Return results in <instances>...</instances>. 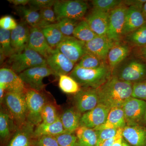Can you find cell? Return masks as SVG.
<instances>
[{"label":"cell","mask_w":146,"mask_h":146,"mask_svg":"<svg viewBox=\"0 0 146 146\" xmlns=\"http://www.w3.org/2000/svg\"><path fill=\"white\" fill-rule=\"evenodd\" d=\"M112 76L134 83L146 80V63L138 58L126 59L112 72Z\"/></svg>","instance_id":"3"},{"label":"cell","mask_w":146,"mask_h":146,"mask_svg":"<svg viewBox=\"0 0 146 146\" xmlns=\"http://www.w3.org/2000/svg\"><path fill=\"white\" fill-rule=\"evenodd\" d=\"M31 146H59L54 136H43L33 140Z\"/></svg>","instance_id":"40"},{"label":"cell","mask_w":146,"mask_h":146,"mask_svg":"<svg viewBox=\"0 0 146 146\" xmlns=\"http://www.w3.org/2000/svg\"><path fill=\"white\" fill-rule=\"evenodd\" d=\"M55 137L59 146H76V136L73 133H65Z\"/></svg>","instance_id":"41"},{"label":"cell","mask_w":146,"mask_h":146,"mask_svg":"<svg viewBox=\"0 0 146 146\" xmlns=\"http://www.w3.org/2000/svg\"><path fill=\"white\" fill-rule=\"evenodd\" d=\"M146 23L142 9L133 6L128 7L123 31V37Z\"/></svg>","instance_id":"19"},{"label":"cell","mask_w":146,"mask_h":146,"mask_svg":"<svg viewBox=\"0 0 146 146\" xmlns=\"http://www.w3.org/2000/svg\"><path fill=\"white\" fill-rule=\"evenodd\" d=\"M122 146H131L123 138L122 142Z\"/></svg>","instance_id":"53"},{"label":"cell","mask_w":146,"mask_h":146,"mask_svg":"<svg viewBox=\"0 0 146 146\" xmlns=\"http://www.w3.org/2000/svg\"><path fill=\"white\" fill-rule=\"evenodd\" d=\"M133 84L112 75L104 84L97 89L99 104L110 109L122 107L125 102L132 97Z\"/></svg>","instance_id":"1"},{"label":"cell","mask_w":146,"mask_h":146,"mask_svg":"<svg viewBox=\"0 0 146 146\" xmlns=\"http://www.w3.org/2000/svg\"><path fill=\"white\" fill-rule=\"evenodd\" d=\"M131 52L129 45L117 42L111 48L108 55V65L112 71L126 59Z\"/></svg>","instance_id":"23"},{"label":"cell","mask_w":146,"mask_h":146,"mask_svg":"<svg viewBox=\"0 0 146 146\" xmlns=\"http://www.w3.org/2000/svg\"><path fill=\"white\" fill-rule=\"evenodd\" d=\"M66 133L60 117L54 122L50 124L41 123L36 126L33 133V139L43 136H56Z\"/></svg>","instance_id":"27"},{"label":"cell","mask_w":146,"mask_h":146,"mask_svg":"<svg viewBox=\"0 0 146 146\" xmlns=\"http://www.w3.org/2000/svg\"><path fill=\"white\" fill-rule=\"evenodd\" d=\"M85 43L74 36H64L57 48L71 61L78 62L86 53Z\"/></svg>","instance_id":"11"},{"label":"cell","mask_w":146,"mask_h":146,"mask_svg":"<svg viewBox=\"0 0 146 146\" xmlns=\"http://www.w3.org/2000/svg\"><path fill=\"white\" fill-rule=\"evenodd\" d=\"M115 43L107 36L97 35L91 41L85 43V48L86 52L106 60L109 51Z\"/></svg>","instance_id":"16"},{"label":"cell","mask_w":146,"mask_h":146,"mask_svg":"<svg viewBox=\"0 0 146 146\" xmlns=\"http://www.w3.org/2000/svg\"><path fill=\"white\" fill-rule=\"evenodd\" d=\"M0 88L6 92L25 93L26 86L18 74L9 68L0 70Z\"/></svg>","instance_id":"15"},{"label":"cell","mask_w":146,"mask_h":146,"mask_svg":"<svg viewBox=\"0 0 146 146\" xmlns=\"http://www.w3.org/2000/svg\"><path fill=\"white\" fill-rule=\"evenodd\" d=\"M46 59L47 65L57 76L70 74L76 66V63L60 52L57 48L54 49Z\"/></svg>","instance_id":"13"},{"label":"cell","mask_w":146,"mask_h":146,"mask_svg":"<svg viewBox=\"0 0 146 146\" xmlns=\"http://www.w3.org/2000/svg\"><path fill=\"white\" fill-rule=\"evenodd\" d=\"M10 114L1 109L0 112V136L3 142L8 141L11 136V122H13Z\"/></svg>","instance_id":"33"},{"label":"cell","mask_w":146,"mask_h":146,"mask_svg":"<svg viewBox=\"0 0 146 146\" xmlns=\"http://www.w3.org/2000/svg\"><path fill=\"white\" fill-rule=\"evenodd\" d=\"M97 36L85 19L79 22L73 33V36L85 43L91 41Z\"/></svg>","instance_id":"30"},{"label":"cell","mask_w":146,"mask_h":146,"mask_svg":"<svg viewBox=\"0 0 146 146\" xmlns=\"http://www.w3.org/2000/svg\"><path fill=\"white\" fill-rule=\"evenodd\" d=\"M18 75L28 89L41 92L45 87L43 82L44 79L50 76H55V74L47 65L28 69Z\"/></svg>","instance_id":"8"},{"label":"cell","mask_w":146,"mask_h":146,"mask_svg":"<svg viewBox=\"0 0 146 146\" xmlns=\"http://www.w3.org/2000/svg\"><path fill=\"white\" fill-rule=\"evenodd\" d=\"M128 45L137 48L146 45V23L124 37Z\"/></svg>","instance_id":"31"},{"label":"cell","mask_w":146,"mask_h":146,"mask_svg":"<svg viewBox=\"0 0 146 146\" xmlns=\"http://www.w3.org/2000/svg\"><path fill=\"white\" fill-rule=\"evenodd\" d=\"M142 125L146 127V109L145 112V115H144L143 118V121H142L141 124Z\"/></svg>","instance_id":"52"},{"label":"cell","mask_w":146,"mask_h":146,"mask_svg":"<svg viewBox=\"0 0 146 146\" xmlns=\"http://www.w3.org/2000/svg\"><path fill=\"white\" fill-rule=\"evenodd\" d=\"M112 75V71L107 63L95 69H85L76 65L69 76L82 87L98 89Z\"/></svg>","instance_id":"2"},{"label":"cell","mask_w":146,"mask_h":146,"mask_svg":"<svg viewBox=\"0 0 146 146\" xmlns=\"http://www.w3.org/2000/svg\"><path fill=\"white\" fill-rule=\"evenodd\" d=\"M78 20L64 18L51 25L58 29L65 36H73V33L79 22Z\"/></svg>","instance_id":"35"},{"label":"cell","mask_w":146,"mask_h":146,"mask_svg":"<svg viewBox=\"0 0 146 146\" xmlns=\"http://www.w3.org/2000/svg\"><path fill=\"white\" fill-rule=\"evenodd\" d=\"M128 7L123 3L109 12L107 37L115 43L119 42L123 37L126 12Z\"/></svg>","instance_id":"9"},{"label":"cell","mask_w":146,"mask_h":146,"mask_svg":"<svg viewBox=\"0 0 146 146\" xmlns=\"http://www.w3.org/2000/svg\"><path fill=\"white\" fill-rule=\"evenodd\" d=\"M146 2V0H137V1H126L123 2V3L127 6V7L130 6L136 7L141 9H143L144 4Z\"/></svg>","instance_id":"46"},{"label":"cell","mask_w":146,"mask_h":146,"mask_svg":"<svg viewBox=\"0 0 146 146\" xmlns=\"http://www.w3.org/2000/svg\"><path fill=\"white\" fill-rule=\"evenodd\" d=\"M10 31L0 29V52L1 61L16 53L11 45Z\"/></svg>","instance_id":"29"},{"label":"cell","mask_w":146,"mask_h":146,"mask_svg":"<svg viewBox=\"0 0 146 146\" xmlns=\"http://www.w3.org/2000/svg\"><path fill=\"white\" fill-rule=\"evenodd\" d=\"M59 117L56 106L51 103L47 102L42 110V123L45 124L52 123Z\"/></svg>","instance_id":"37"},{"label":"cell","mask_w":146,"mask_h":146,"mask_svg":"<svg viewBox=\"0 0 146 146\" xmlns=\"http://www.w3.org/2000/svg\"><path fill=\"white\" fill-rule=\"evenodd\" d=\"M123 129H119L118 130L116 139L112 146H122V142L123 140Z\"/></svg>","instance_id":"48"},{"label":"cell","mask_w":146,"mask_h":146,"mask_svg":"<svg viewBox=\"0 0 146 146\" xmlns=\"http://www.w3.org/2000/svg\"><path fill=\"white\" fill-rule=\"evenodd\" d=\"M15 8L18 14L23 20V21L26 23L30 27H36L41 29L49 25L42 20L40 12L38 11L25 6L16 7Z\"/></svg>","instance_id":"24"},{"label":"cell","mask_w":146,"mask_h":146,"mask_svg":"<svg viewBox=\"0 0 146 146\" xmlns=\"http://www.w3.org/2000/svg\"><path fill=\"white\" fill-rule=\"evenodd\" d=\"M41 30L48 44L53 49L57 48L65 36L58 29L50 25Z\"/></svg>","instance_id":"32"},{"label":"cell","mask_w":146,"mask_h":146,"mask_svg":"<svg viewBox=\"0 0 146 146\" xmlns=\"http://www.w3.org/2000/svg\"><path fill=\"white\" fill-rule=\"evenodd\" d=\"M74 107L82 113L90 111L99 104L97 89L82 87L74 97Z\"/></svg>","instance_id":"12"},{"label":"cell","mask_w":146,"mask_h":146,"mask_svg":"<svg viewBox=\"0 0 146 146\" xmlns=\"http://www.w3.org/2000/svg\"><path fill=\"white\" fill-rule=\"evenodd\" d=\"M28 48L38 53L45 59L54 49L48 44L41 30L36 27L30 28Z\"/></svg>","instance_id":"20"},{"label":"cell","mask_w":146,"mask_h":146,"mask_svg":"<svg viewBox=\"0 0 146 146\" xmlns=\"http://www.w3.org/2000/svg\"><path fill=\"white\" fill-rule=\"evenodd\" d=\"M25 96L27 121L36 126L42 122V111L47 102L46 98L41 92L30 89H27Z\"/></svg>","instance_id":"7"},{"label":"cell","mask_w":146,"mask_h":146,"mask_svg":"<svg viewBox=\"0 0 146 146\" xmlns=\"http://www.w3.org/2000/svg\"><path fill=\"white\" fill-rule=\"evenodd\" d=\"M3 103L18 128L27 122V104L25 93L6 92Z\"/></svg>","instance_id":"5"},{"label":"cell","mask_w":146,"mask_h":146,"mask_svg":"<svg viewBox=\"0 0 146 146\" xmlns=\"http://www.w3.org/2000/svg\"><path fill=\"white\" fill-rule=\"evenodd\" d=\"M106 64V60H102L94 55L86 52L81 58L77 65L85 69H95Z\"/></svg>","instance_id":"36"},{"label":"cell","mask_w":146,"mask_h":146,"mask_svg":"<svg viewBox=\"0 0 146 146\" xmlns=\"http://www.w3.org/2000/svg\"><path fill=\"white\" fill-rule=\"evenodd\" d=\"M131 97L146 102V80L133 84Z\"/></svg>","instance_id":"42"},{"label":"cell","mask_w":146,"mask_h":146,"mask_svg":"<svg viewBox=\"0 0 146 146\" xmlns=\"http://www.w3.org/2000/svg\"><path fill=\"white\" fill-rule=\"evenodd\" d=\"M82 114L75 108L71 107L64 111L60 116L65 132L73 133L80 127Z\"/></svg>","instance_id":"25"},{"label":"cell","mask_w":146,"mask_h":146,"mask_svg":"<svg viewBox=\"0 0 146 146\" xmlns=\"http://www.w3.org/2000/svg\"><path fill=\"white\" fill-rule=\"evenodd\" d=\"M127 125H141L146 109V102L131 97L122 106Z\"/></svg>","instance_id":"10"},{"label":"cell","mask_w":146,"mask_h":146,"mask_svg":"<svg viewBox=\"0 0 146 146\" xmlns=\"http://www.w3.org/2000/svg\"><path fill=\"white\" fill-rule=\"evenodd\" d=\"M119 129L116 128H107L96 130L98 135L96 146H100L104 141L115 137L117 135Z\"/></svg>","instance_id":"39"},{"label":"cell","mask_w":146,"mask_h":146,"mask_svg":"<svg viewBox=\"0 0 146 146\" xmlns=\"http://www.w3.org/2000/svg\"><path fill=\"white\" fill-rule=\"evenodd\" d=\"M8 2L16 6H25L29 4V0H8Z\"/></svg>","instance_id":"49"},{"label":"cell","mask_w":146,"mask_h":146,"mask_svg":"<svg viewBox=\"0 0 146 146\" xmlns=\"http://www.w3.org/2000/svg\"><path fill=\"white\" fill-rule=\"evenodd\" d=\"M7 64L9 68L18 74L30 68L48 65L44 58L28 48L9 58Z\"/></svg>","instance_id":"4"},{"label":"cell","mask_w":146,"mask_h":146,"mask_svg":"<svg viewBox=\"0 0 146 146\" xmlns=\"http://www.w3.org/2000/svg\"><path fill=\"white\" fill-rule=\"evenodd\" d=\"M76 146H96L98 135L93 129L80 127L76 131Z\"/></svg>","instance_id":"28"},{"label":"cell","mask_w":146,"mask_h":146,"mask_svg":"<svg viewBox=\"0 0 146 146\" xmlns=\"http://www.w3.org/2000/svg\"><path fill=\"white\" fill-rule=\"evenodd\" d=\"M58 86L61 91L67 94H76L81 89L78 84L68 75L59 76Z\"/></svg>","instance_id":"34"},{"label":"cell","mask_w":146,"mask_h":146,"mask_svg":"<svg viewBox=\"0 0 146 146\" xmlns=\"http://www.w3.org/2000/svg\"><path fill=\"white\" fill-rule=\"evenodd\" d=\"M117 134L115 137L110 138V139H108V140L104 141L100 146H112L114 142H115V139L117 138Z\"/></svg>","instance_id":"50"},{"label":"cell","mask_w":146,"mask_h":146,"mask_svg":"<svg viewBox=\"0 0 146 146\" xmlns=\"http://www.w3.org/2000/svg\"><path fill=\"white\" fill-rule=\"evenodd\" d=\"M42 20L49 25L57 23V18L54 11L51 8L43 9L39 11Z\"/></svg>","instance_id":"44"},{"label":"cell","mask_w":146,"mask_h":146,"mask_svg":"<svg viewBox=\"0 0 146 146\" xmlns=\"http://www.w3.org/2000/svg\"><path fill=\"white\" fill-rule=\"evenodd\" d=\"M53 8L57 22L64 18L80 21L86 14L88 5L86 2L80 0H57Z\"/></svg>","instance_id":"6"},{"label":"cell","mask_w":146,"mask_h":146,"mask_svg":"<svg viewBox=\"0 0 146 146\" xmlns=\"http://www.w3.org/2000/svg\"><path fill=\"white\" fill-rule=\"evenodd\" d=\"M137 50L138 58L146 63V45L141 48H137Z\"/></svg>","instance_id":"47"},{"label":"cell","mask_w":146,"mask_h":146,"mask_svg":"<svg viewBox=\"0 0 146 146\" xmlns=\"http://www.w3.org/2000/svg\"><path fill=\"white\" fill-rule=\"evenodd\" d=\"M18 24L12 16L6 15L0 19L1 28L6 30L11 31L16 28Z\"/></svg>","instance_id":"45"},{"label":"cell","mask_w":146,"mask_h":146,"mask_svg":"<svg viewBox=\"0 0 146 146\" xmlns=\"http://www.w3.org/2000/svg\"><path fill=\"white\" fill-rule=\"evenodd\" d=\"M142 12L146 22V2L144 4L143 6V9H142Z\"/></svg>","instance_id":"51"},{"label":"cell","mask_w":146,"mask_h":146,"mask_svg":"<svg viewBox=\"0 0 146 146\" xmlns=\"http://www.w3.org/2000/svg\"><path fill=\"white\" fill-rule=\"evenodd\" d=\"M34 127L31 123L27 121L23 125L18 128L8 146H31Z\"/></svg>","instance_id":"22"},{"label":"cell","mask_w":146,"mask_h":146,"mask_svg":"<svg viewBox=\"0 0 146 146\" xmlns=\"http://www.w3.org/2000/svg\"><path fill=\"white\" fill-rule=\"evenodd\" d=\"M122 135L130 145L146 146V127L142 125L126 126L123 129Z\"/></svg>","instance_id":"21"},{"label":"cell","mask_w":146,"mask_h":146,"mask_svg":"<svg viewBox=\"0 0 146 146\" xmlns=\"http://www.w3.org/2000/svg\"><path fill=\"white\" fill-rule=\"evenodd\" d=\"M109 17V12L93 8L84 19L97 35L106 36Z\"/></svg>","instance_id":"17"},{"label":"cell","mask_w":146,"mask_h":146,"mask_svg":"<svg viewBox=\"0 0 146 146\" xmlns=\"http://www.w3.org/2000/svg\"><path fill=\"white\" fill-rule=\"evenodd\" d=\"M30 27L24 21L18 24L16 29L11 31V45L16 53H18L28 48L30 33Z\"/></svg>","instance_id":"18"},{"label":"cell","mask_w":146,"mask_h":146,"mask_svg":"<svg viewBox=\"0 0 146 146\" xmlns=\"http://www.w3.org/2000/svg\"><path fill=\"white\" fill-rule=\"evenodd\" d=\"M110 109L103 105L100 104L90 111L82 115L80 127L95 129L106 122Z\"/></svg>","instance_id":"14"},{"label":"cell","mask_w":146,"mask_h":146,"mask_svg":"<svg viewBox=\"0 0 146 146\" xmlns=\"http://www.w3.org/2000/svg\"><path fill=\"white\" fill-rule=\"evenodd\" d=\"M126 125L122 107H115L110 110L106 122L94 129L96 131L107 128L123 129Z\"/></svg>","instance_id":"26"},{"label":"cell","mask_w":146,"mask_h":146,"mask_svg":"<svg viewBox=\"0 0 146 146\" xmlns=\"http://www.w3.org/2000/svg\"><path fill=\"white\" fill-rule=\"evenodd\" d=\"M93 8L110 12L123 3L119 0H94L91 1Z\"/></svg>","instance_id":"38"},{"label":"cell","mask_w":146,"mask_h":146,"mask_svg":"<svg viewBox=\"0 0 146 146\" xmlns=\"http://www.w3.org/2000/svg\"><path fill=\"white\" fill-rule=\"evenodd\" d=\"M55 1L54 0H30L28 4L31 8L39 11L43 9L51 8L54 5Z\"/></svg>","instance_id":"43"}]
</instances>
